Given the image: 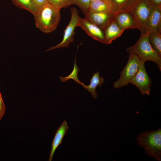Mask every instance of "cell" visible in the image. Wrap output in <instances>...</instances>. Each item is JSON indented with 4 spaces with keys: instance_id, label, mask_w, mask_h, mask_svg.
<instances>
[{
    "instance_id": "6da1fadb",
    "label": "cell",
    "mask_w": 161,
    "mask_h": 161,
    "mask_svg": "<svg viewBox=\"0 0 161 161\" xmlns=\"http://www.w3.org/2000/svg\"><path fill=\"white\" fill-rule=\"evenodd\" d=\"M60 10L48 3L39 8L34 16L36 27L47 34L54 31L60 20Z\"/></svg>"
},
{
    "instance_id": "7a4b0ae2",
    "label": "cell",
    "mask_w": 161,
    "mask_h": 161,
    "mask_svg": "<svg viewBox=\"0 0 161 161\" xmlns=\"http://www.w3.org/2000/svg\"><path fill=\"white\" fill-rule=\"evenodd\" d=\"M138 146L150 157L161 161V129L142 132L136 137Z\"/></svg>"
},
{
    "instance_id": "3957f363",
    "label": "cell",
    "mask_w": 161,
    "mask_h": 161,
    "mask_svg": "<svg viewBox=\"0 0 161 161\" xmlns=\"http://www.w3.org/2000/svg\"><path fill=\"white\" fill-rule=\"evenodd\" d=\"M148 34H141L138 40L133 46L127 48L126 51L137 55L145 62L151 61L155 63L161 70V57L151 45L148 39Z\"/></svg>"
},
{
    "instance_id": "277c9868",
    "label": "cell",
    "mask_w": 161,
    "mask_h": 161,
    "mask_svg": "<svg viewBox=\"0 0 161 161\" xmlns=\"http://www.w3.org/2000/svg\"><path fill=\"white\" fill-rule=\"evenodd\" d=\"M153 7L148 0H131L124 9L130 13L137 22L141 34L145 33L147 22Z\"/></svg>"
},
{
    "instance_id": "5b68a950",
    "label": "cell",
    "mask_w": 161,
    "mask_h": 161,
    "mask_svg": "<svg viewBox=\"0 0 161 161\" xmlns=\"http://www.w3.org/2000/svg\"><path fill=\"white\" fill-rule=\"evenodd\" d=\"M129 53L127 64L120 72L119 78L114 82L113 86L114 88L127 86L139 68L141 60L134 54Z\"/></svg>"
},
{
    "instance_id": "8992f818",
    "label": "cell",
    "mask_w": 161,
    "mask_h": 161,
    "mask_svg": "<svg viewBox=\"0 0 161 161\" xmlns=\"http://www.w3.org/2000/svg\"><path fill=\"white\" fill-rule=\"evenodd\" d=\"M71 17L70 21L64 30L63 38L61 41L55 46L50 47L46 51L52 50L61 47H66L74 40L75 29L78 27L80 17L77 9L72 7L70 10Z\"/></svg>"
},
{
    "instance_id": "52a82bcc",
    "label": "cell",
    "mask_w": 161,
    "mask_h": 161,
    "mask_svg": "<svg viewBox=\"0 0 161 161\" xmlns=\"http://www.w3.org/2000/svg\"><path fill=\"white\" fill-rule=\"evenodd\" d=\"M145 62L141 60L139 68L130 83L135 86L139 89L142 95L145 94L149 95L151 80L146 71L145 66Z\"/></svg>"
},
{
    "instance_id": "ba28073f",
    "label": "cell",
    "mask_w": 161,
    "mask_h": 161,
    "mask_svg": "<svg viewBox=\"0 0 161 161\" xmlns=\"http://www.w3.org/2000/svg\"><path fill=\"white\" fill-rule=\"evenodd\" d=\"M78 27H81L93 39L106 44L103 30L86 18H80Z\"/></svg>"
},
{
    "instance_id": "9c48e42d",
    "label": "cell",
    "mask_w": 161,
    "mask_h": 161,
    "mask_svg": "<svg viewBox=\"0 0 161 161\" xmlns=\"http://www.w3.org/2000/svg\"><path fill=\"white\" fill-rule=\"evenodd\" d=\"M114 20L118 25L124 30L129 28L136 29L140 30V26L134 18L125 9L116 12Z\"/></svg>"
},
{
    "instance_id": "30bf717a",
    "label": "cell",
    "mask_w": 161,
    "mask_h": 161,
    "mask_svg": "<svg viewBox=\"0 0 161 161\" xmlns=\"http://www.w3.org/2000/svg\"><path fill=\"white\" fill-rule=\"evenodd\" d=\"M116 13L89 11L85 18L103 30L114 19Z\"/></svg>"
},
{
    "instance_id": "8fae6325",
    "label": "cell",
    "mask_w": 161,
    "mask_h": 161,
    "mask_svg": "<svg viewBox=\"0 0 161 161\" xmlns=\"http://www.w3.org/2000/svg\"><path fill=\"white\" fill-rule=\"evenodd\" d=\"M155 30L161 32V7L152 8L147 22L144 34Z\"/></svg>"
},
{
    "instance_id": "7c38bea8",
    "label": "cell",
    "mask_w": 161,
    "mask_h": 161,
    "mask_svg": "<svg viewBox=\"0 0 161 161\" xmlns=\"http://www.w3.org/2000/svg\"><path fill=\"white\" fill-rule=\"evenodd\" d=\"M69 129L67 122L64 120L56 131L54 137L51 143V148L49 157L48 161H51L55 151L61 144L64 136Z\"/></svg>"
},
{
    "instance_id": "4fadbf2b",
    "label": "cell",
    "mask_w": 161,
    "mask_h": 161,
    "mask_svg": "<svg viewBox=\"0 0 161 161\" xmlns=\"http://www.w3.org/2000/svg\"><path fill=\"white\" fill-rule=\"evenodd\" d=\"M103 30L107 44H108L119 37L125 30L118 25L114 19Z\"/></svg>"
},
{
    "instance_id": "5bb4252c",
    "label": "cell",
    "mask_w": 161,
    "mask_h": 161,
    "mask_svg": "<svg viewBox=\"0 0 161 161\" xmlns=\"http://www.w3.org/2000/svg\"><path fill=\"white\" fill-rule=\"evenodd\" d=\"M89 10L96 13H116L109 1H95L91 2Z\"/></svg>"
},
{
    "instance_id": "9a60e30c",
    "label": "cell",
    "mask_w": 161,
    "mask_h": 161,
    "mask_svg": "<svg viewBox=\"0 0 161 161\" xmlns=\"http://www.w3.org/2000/svg\"><path fill=\"white\" fill-rule=\"evenodd\" d=\"M104 82V79L103 78L99 75L98 70L97 72L94 73L90 79V83L89 85H86L83 83L82 85L84 88L91 94L93 98L95 99L97 97V94L96 91L97 87V86L100 87L101 86Z\"/></svg>"
},
{
    "instance_id": "2e32d148",
    "label": "cell",
    "mask_w": 161,
    "mask_h": 161,
    "mask_svg": "<svg viewBox=\"0 0 161 161\" xmlns=\"http://www.w3.org/2000/svg\"><path fill=\"white\" fill-rule=\"evenodd\" d=\"M161 32L158 30L148 34L149 42L155 51L161 57Z\"/></svg>"
},
{
    "instance_id": "e0dca14e",
    "label": "cell",
    "mask_w": 161,
    "mask_h": 161,
    "mask_svg": "<svg viewBox=\"0 0 161 161\" xmlns=\"http://www.w3.org/2000/svg\"><path fill=\"white\" fill-rule=\"evenodd\" d=\"M13 4L17 7L26 10L33 16L38 9L32 0H11Z\"/></svg>"
},
{
    "instance_id": "ac0fdd59",
    "label": "cell",
    "mask_w": 161,
    "mask_h": 161,
    "mask_svg": "<svg viewBox=\"0 0 161 161\" xmlns=\"http://www.w3.org/2000/svg\"><path fill=\"white\" fill-rule=\"evenodd\" d=\"M73 4L78 7L86 16L89 11L90 0H72Z\"/></svg>"
},
{
    "instance_id": "d6986e66",
    "label": "cell",
    "mask_w": 161,
    "mask_h": 161,
    "mask_svg": "<svg viewBox=\"0 0 161 161\" xmlns=\"http://www.w3.org/2000/svg\"><path fill=\"white\" fill-rule=\"evenodd\" d=\"M116 12L124 9L131 0H109Z\"/></svg>"
},
{
    "instance_id": "ffe728a7",
    "label": "cell",
    "mask_w": 161,
    "mask_h": 161,
    "mask_svg": "<svg viewBox=\"0 0 161 161\" xmlns=\"http://www.w3.org/2000/svg\"><path fill=\"white\" fill-rule=\"evenodd\" d=\"M48 3L60 10L73 4L72 0H48Z\"/></svg>"
},
{
    "instance_id": "44dd1931",
    "label": "cell",
    "mask_w": 161,
    "mask_h": 161,
    "mask_svg": "<svg viewBox=\"0 0 161 161\" xmlns=\"http://www.w3.org/2000/svg\"><path fill=\"white\" fill-rule=\"evenodd\" d=\"M79 69L78 68L76 64H75L74 65V69H73L72 72L71 73V74L68 75L66 78H63L62 77H60V78L61 79V81L63 82H65L68 79L72 78L75 81H76L78 83H80L82 85L83 83H82L80 82L78 80L77 77L78 72H79Z\"/></svg>"
},
{
    "instance_id": "7402d4cb",
    "label": "cell",
    "mask_w": 161,
    "mask_h": 161,
    "mask_svg": "<svg viewBox=\"0 0 161 161\" xmlns=\"http://www.w3.org/2000/svg\"><path fill=\"white\" fill-rule=\"evenodd\" d=\"M5 110V106L0 92V120L2 118Z\"/></svg>"
},
{
    "instance_id": "603a6c76",
    "label": "cell",
    "mask_w": 161,
    "mask_h": 161,
    "mask_svg": "<svg viewBox=\"0 0 161 161\" xmlns=\"http://www.w3.org/2000/svg\"><path fill=\"white\" fill-rule=\"evenodd\" d=\"M32 1L38 8L48 3V0H32Z\"/></svg>"
},
{
    "instance_id": "cb8c5ba5",
    "label": "cell",
    "mask_w": 161,
    "mask_h": 161,
    "mask_svg": "<svg viewBox=\"0 0 161 161\" xmlns=\"http://www.w3.org/2000/svg\"><path fill=\"white\" fill-rule=\"evenodd\" d=\"M153 7H161V0H148Z\"/></svg>"
},
{
    "instance_id": "d4e9b609",
    "label": "cell",
    "mask_w": 161,
    "mask_h": 161,
    "mask_svg": "<svg viewBox=\"0 0 161 161\" xmlns=\"http://www.w3.org/2000/svg\"><path fill=\"white\" fill-rule=\"evenodd\" d=\"M95 1H109V0H95Z\"/></svg>"
}]
</instances>
